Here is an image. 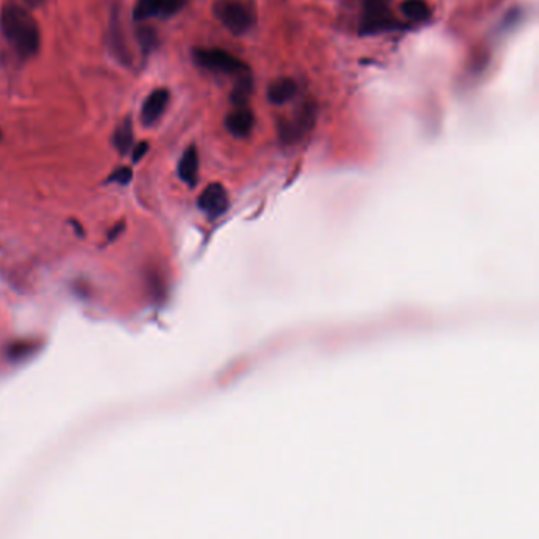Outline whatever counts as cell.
I'll return each instance as SVG.
<instances>
[{"mask_svg": "<svg viewBox=\"0 0 539 539\" xmlns=\"http://www.w3.org/2000/svg\"><path fill=\"white\" fill-rule=\"evenodd\" d=\"M0 30L23 59L34 57L38 53L40 29L34 16L23 6L13 4L4 6L0 13Z\"/></svg>", "mask_w": 539, "mask_h": 539, "instance_id": "6da1fadb", "label": "cell"}, {"mask_svg": "<svg viewBox=\"0 0 539 539\" xmlns=\"http://www.w3.org/2000/svg\"><path fill=\"white\" fill-rule=\"evenodd\" d=\"M396 29H402V23H399L391 12L390 0H364L361 21L362 36H375L386 30Z\"/></svg>", "mask_w": 539, "mask_h": 539, "instance_id": "7a4b0ae2", "label": "cell"}, {"mask_svg": "<svg viewBox=\"0 0 539 539\" xmlns=\"http://www.w3.org/2000/svg\"><path fill=\"white\" fill-rule=\"evenodd\" d=\"M214 15L234 36H242L252 29V12L239 0H219L214 5Z\"/></svg>", "mask_w": 539, "mask_h": 539, "instance_id": "3957f363", "label": "cell"}, {"mask_svg": "<svg viewBox=\"0 0 539 539\" xmlns=\"http://www.w3.org/2000/svg\"><path fill=\"white\" fill-rule=\"evenodd\" d=\"M193 60L197 66L210 72L225 73V75H242L249 72L246 64L236 56L229 55L223 49L199 48L193 51Z\"/></svg>", "mask_w": 539, "mask_h": 539, "instance_id": "277c9868", "label": "cell"}, {"mask_svg": "<svg viewBox=\"0 0 539 539\" xmlns=\"http://www.w3.org/2000/svg\"><path fill=\"white\" fill-rule=\"evenodd\" d=\"M317 119V108L313 103L302 105L291 119H283L279 124V133L283 143H296L302 138L307 132L312 130L313 124Z\"/></svg>", "mask_w": 539, "mask_h": 539, "instance_id": "5b68a950", "label": "cell"}, {"mask_svg": "<svg viewBox=\"0 0 539 539\" xmlns=\"http://www.w3.org/2000/svg\"><path fill=\"white\" fill-rule=\"evenodd\" d=\"M228 204H229V199H228L227 190L220 184H210L206 187L198 199L199 209L203 210L204 214L210 219H217V217L225 214Z\"/></svg>", "mask_w": 539, "mask_h": 539, "instance_id": "8992f818", "label": "cell"}, {"mask_svg": "<svg viewBox=\"0 0 539 539\" xmlns=\"http://www.w3.org/2000/svg\"><path fill=\"white\" fill-rule=\"evenodd\" d=\"M169 92L168 89H157L150 94L143 103L141 109V120L144 126H152L157 120L162 117L165 109L168 107Z\"/></svg>", "mask_w": 539, "mask_h": 539, "instance_id": "52a82bcc", "label": "cell"}, {"mask_svg": "<svg viewBox=\"0 0 539 539\" xmlns=\"http://www.w3.org/2000/svg\"><path fill=\"white\" fill-rule=\"evenodd\" d=\"M253 126H255V116L247 107H240L233 113L228 114L225 119L228 132L236 138H247L252 133Z\"/></svg>", "mask_w": 539, "mask_h": 539, "instance_id": "ba28073f", "label": "cell"}, {"mask_svg": "<svg viewBox=\"0 0 539 539\" xmlns=\"http://www.w3.org/2000/svg\"><path fill=\"white\" fill-rule=\"evenodd\" d=\"M198 150L195 146H190L180 157L178 173H179L180 179L184 180L188 186L193 187L198 180Z\"/></svg>", "mask_w": 539, "mask_h": 539, "instance_id": "9c48e42d", "label": "cell"}, {"mask_svg": "<svg viewBox=\"0 0 539 539\" xmlns=\"http://www.w3.org/2000/svg\"><path fill=\"white\" fill-rule=\"evenodd\" d=\"M298 94V85L291 78L276 79L268 87V98L272 105H285Z\"/></svg>", "mask_w": 539, "mask_h": 539, "instance_id": "30bf717a", "label": "cell"}, {"mask_svg": "<svg viewBox=\"0 0 539 539\" xmlns=\"http://www.w3.org/2000/svg\"><path fill=\"white\" fill-rule=\"evenodd\" d=\"M401 12L405 18L413 23H424L432 15L426 0H405L401 5Z\"/></svg>", "mask_w": 539, "mask_h": 539, "instance_id": "8fae6325", "label": "cell"}, {"mask_svg": "<svg viewBox=\"0 0 539 539\" xmlns=\"http://www.w3.org/2000/svg\"><path fill=\"white\" fill-rule=\"evenodd\" d=\"M114 147L119 150L122 156H126L127 152L130 150L133 146V124L130 117H127L122 124H120L113 137Z\"/></svg>", "mask_w": 539, "mask_h": 539, "instance_id": "7c38bea8", "label": "cell"}, {"mask_svg": "<svg viewBox=\"0 0 539 539\" xmlns=\"http://www.w3.org/2000/svg\"><path fill=\"white\" fill-rule=\"evenodd\" d=\"M252 78L247 76V73H242L239 79H238V83L234 86L233 94H231V100H233L234 105L238 108L246 107L247 103H249V98L252 96Z\"/></svg>", "mask_w": 539, "mask_h": 539, "instance_id": "4fadbf2b", "label": "cell"}, {"mask_svg": "<svg viewBox=\"0 0 539 539\" xmlns=\"http://www.w3.org/2000/svg\"><path fill=\"white\" fill-rule=\"evenodd\" d=\"M160 6H162V0H138L133 10V18L135 21H147L154 16H158Z\"/></svg>", "mask_w": 539, "mask_h": 539, "instance_id": "5bb4252c", "label": "cell"}, {"mask_svg": "<svg viewBox=\"0 0 539 539\" xmlns=\"http://www.w3.org/2000/svg\"><path fill=\"white\" fill-rule=\"evenodd\" d=\"M137 36H138V42L144 55H149L150 51L156 48L157 34L150 27H139Z\"/></svg>", "mask_w": 539, "mask_h": 539, "instance_id": "9a60e30c", "label": "cell"}, {"mask_svg": "<svg viewBox=\"0 0 539 539\" xmlns=\"http://www.w3.org/2000/svg\"><path fill=\"white\" fill-rule=\"evenodd\" d=\"M186 4L187 0H162L160 15H162L163 18L174 16L176 13H179L186 6Z\"/></svg>", "mask_w": 539, "mask_h": 539, "instance_id": "2e32d148", "label": "cell"}, {"mask_svg": "<svg viewBox=\"0 0 539 539\" xmlns=\"http://www.w3.org/2000/svg\"><path fill=\"white\" fill-rule=\"evenodd\" d=\"M132 169L124 168L116 169L111 176H109V182H117V184H122V186H127L130 180H132Z\"/></svg>", "mask_w": 539, "mask_h": 539, "instance_id": "e0dca14e", "label": "cell"}, {"mask_svg": "<svg viewBox=\"0 0 539 539\" xmlns=\"http://www.w3.org/2000/svg\"><path fill=\"white\" fill-rule=\"evenodd\" d=\"M147 150H149V144L146 143V141H141V143L133 149V162H139V160L146 156Z\"/></svg>", "mask_w": 539, "mask_h": 539, "instance_id": "ac0fdd59", "label": "cell"}, {"mask_svg": "<svg viewBox=\"0 0 539 539\" xmlns=\"http://www.w3.org/2000/svg\"><path fill=\"white\" fill-rule=\"evenodd\" d=\"M42 2L43 0H25V4L30 6H38Z\"/></svg>", "mask_w": 539, "mask_h": 539, "instance_id": "d6986e66", "label": "cell"}, {"mask_svg": "<svg viewBox=\"0 0 539 539\" xmlns=\"http://www.w3.org/2000/svg\"><path fill=\"white\" fill-rule=\"evenodd\" d=\"M0 139H2V132H0Z\"/></svg>", "mask_w": 539, "mask_h": 539, "instance_id": "ffe728a7", "label": "cell"}]
</instances>
